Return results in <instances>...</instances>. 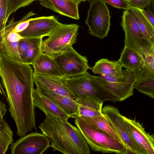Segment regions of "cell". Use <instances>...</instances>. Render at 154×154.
<instances>
[{
  "instance_id": "obj_11",
  "label": "cell",
  "mask_w": 154,
  "mask_h": 154,
  "mask_svg": "<svg viewBox=\"0 0 154 154\" xmlns=\"http://www.w3.org/2000/svg\"><path fill=\"white\" fill-rule=\"evenodd\" d=\"M21 20L14 21L13 18L0 33V56L14 62L23 63L19 55L18 45L19 41L23 38L14 31Z\"/></svg>"
},
{
  "instance_id": "obj_10",
  "label": "cell",
  "mask_w": 154,
  "mask_h": 154,
  "mask_svg": "<svg viewBox=\"0 0 154 154\" xmlns=\"http://www.w3.org/2000/svg\"><path fill=\"white\" fill-rule=\"evenodd\" d=\"M51 142L43 133L35 132L21 137L10 146L11 154H42L51 147Z\"/></svg>"
},
{
  "instance_id": "obj_18",
  "label": "cell",
  "mask_w": 154,
  "mask_h": 154,
  "mask_svg": "<svg viewBox=\"0 0 154 154\" xmlns=\"http://www.w3.org/2000/svg\"><path fill=\"white\" fill-rule=\"evenodd\" d=\"M41 5L61 15L78 20L79 4L72 0H39Z\"/></svg>"
},
{
  "instance_id": "obj_8",
  "label": "cell",
  "mask_w": 154,
  "mask_h": 154,
  "mask_svg": "<svg viewBox=\"0 0 154 154\" xmlns=\"http://www.w3.org/2000/svg\"><path fill=\"white\" fill-rule=\"evenodd\" d=\"M121 24L125 33V47L134 50L142 55L152 49L153 46L144 38L129 9L123 11Z\"/></svg>"
},
{
  "instance_id": "obj_15",
  "label": "cell",
  "mask_w": 154,
  "mask_h": 154,
  "mask_svg": "<svg viewBox=\"0 0 154 154\" xmlns=\"http://www.w3.org/2000/svg\"><path fill=\"white\" fill-rule=\"evenodd\" d=\"M34 78L37 91H48L73 98L75 97L63 77L34 74Z\"/></svg>"
},
{
  "instance_id": "obj_36",
  "label": "cell",
  "mask_w": 154,
  "mask_h": 154,
  "mask_svg": "<svg viewBox=\"0 0 154 154\" xmlns=\"http://www.w3.org/2000/svg\"><path fill=\"white\" fill-rule=\"evenodd\" d=\"M149 7L151 8V10L154 14V0H150Z\"/></svg>"
},
{
  "instance_id": "obj_6",
  "label": "cell",
  "mask_w": 154,
  "mask_h": 154,
  "mask_svg": "<svg viewBox=\"0 0 154 154\" xmlns=\"http://www.w3.org/2000/svg\"><path fill=\"white\" fill-rule=\"evenodd\" d=\"M86 72L80 75L63 78L76 97L85 95L96 97L102 100L113 102L119 101L116 97L111 95L101 88Z\"/></svg>"
},
{
  "instance_id": "obj_27",
  "label": "cell",
  "mask_w": 154,
  "mask_h": 154,
  "mask_svg": "<svg viewBox=\"0 0 154 154\" xmlns=\"http://www.w3.org/2000/svg\"><path fill=\"white\" fill-rule=\"evenodd\" d=\"M30 44L23 63L32 65L36 59L42 52L41 45L42 38H29Z\"/></svg>"
},
{
  "instance_id": "obj_9",
  "label": "cell",
  "mask_w": 154,
  "mask_h": 154,
  "mask_svg": "<svg viewBox=\"0 0 154 154\" xmlns=\"http://www.w3.org/2000/svg\"><path fill=\"white\" fill-rule=\"evenodd\" d=\"M54 58L63 77H72L80 75L90 68L87 58L77 53L72 47L69 48Z\"/></svg>"
},
{
  "instance_id": "obj_25",
  "label": "cell",
  "mask_w": 154,
  "mask_h": 154,
  "mask_svg": "<svg viewBox=\"0 0 154 154\" xmlns=\"http://www.w3.org/2000/svg\"><path fill=\"white\" fill-rule=\"evenodd\" d=\"M142 56L144 65L137 74V82L154 79V46L147 53Z\"/></svg>"
},
{
  "instance_id": "obj_1",
  "label": "cell",
  "mask_w": 154,
  "mask_h": 154,
  "mask_svg": "<svg viewBox=\"0 0 154 154\" xmlns=\"http://www.w3.org/2000/svg\"><path fill=\"white\" fill-rule=\"evenodd\" d=\"M2 80L9 111L16 125L17 135L21 137L33 129L37 131L32 98L34 77L25 72L14 70L6 74Z\"/></svg>"
},
{
  "instance_id": "obj_14",
  "label": "cell",
  "mask_w": 154,
  "mask_h": 154,
  "mask_svg": "<svg viewBox=\"0 0 154 154\" xmlns=\"http://www.w3.org/2000/svg\"><path fill=\"white\" fill-rule=\"evenodd\" d=\"M61 23L54 16L31 18L27 28L19 33L23 38H42L48 36Z\"/></svg>"
},
{
  "instance_id": "obj_16",
  "label": "cell",
  "mask_w": 154,
  "mask_h": 154,
  "mask_svg": "<svg viewBox=\"0 0 154 154\" xmlns=\"http://www.w3.org/2000/svg\"><path fill=\"white\" fill-rule=\"evenodd\" d=\"M79 108L78 116L96 117L103 115V101L93 96L85 95L74 97Z\"/></svg>"
},
{
  "instance_id": "obj_19",
  "label": "cell",
  "mask_w": 154,
  "mask_h": 154,
  "mask_svg": "<svg viewBox=\"0 0 154 154\" xmlns=\"http://www.w3.org/2000/svg\"><path fill=\"white\" fill-rule=\"evenodd\" d=\"M34 104L43 112L45 115L49 114L55 117L67 120L69 117L49 98L34 88L32 91Z\"/></svg>"
},
{
  "instance_id": "obj_12",
  "label": "cell",
  "mask_w": 154,
  "mask_h": 154,
  "mask_svg": "<svg viewBox=\"0 0 154 154\" xmlns=\"http://www.w3.org/2000/svg\"><path fill=\"white\" fill-rule=\"evenodd\" d=\"M102 113L114 129L127 149V154H142L125 125L122 115L116 107L107 105Z\"/></svg>"
},
{
  "instance_id": "obj_28",
  "label": "cell",
  "mask_w": 154,
  "mask_h": 154,
  "mask_svg": "<svg viewBox=\"0 0 154 154\" xmlns=\"http://www.w3.org/2000/svg\"><path fill=\"white\" fill-rule=\"evenodd\" d=\"M134 87L140 92L154 99V79L137 82Z\"/></svg>"
},
{
  "instance_id": "obj_39",
  "label": "cell",
  "mask_w": 154,
  "mask_h": 154,
  "mask_svg": "<svg viewBox=\"0 0 154 154\" xmlns=\"http://www.w3.org/2000/svg\"><path fill=\"white\" fill-rule=\"evenodd\" d=\"M127 2H129L131 1V0H125Z\"/></svg>"
},
{
  "instance_id": "obj_3",
  "label": "cell",
  "mask_w": 154,
  "mask_h": 154,
  "mask_svg": "<svg viewBox=\"0 0 154 154\" xmlns=\"http://www.w3.org/2000/svg\"><path fill=\"white\" fill-rule=\"evenodd\" d=\"M75 119V125L91 150L103 153L127 154L126 148L122 143L94 128L80 117Z\"/></svg>"
},
{
  "instance_id": "obj_29",
  "label": "cell",
  "mask_w": 154,
  "mask_h": 154,
  "mask_svg": "<svg viewBox=\"0 0 154 154\" xmlns=\"http://www.w3.org/2000/svg\"><path fill=\"white\" fill-rule=\"evenodd\" d=\"M39 0H9L7 14L8 19L10 15L19 9L28 6L33 2Z\"/></svg>"
},
{
  "instance_id": "obj_5",
  "label": "cell",
  "mask_w": 154,
  "mask_h": 154,
  "mask_svg": "<svg viewBox=\"0 0 154 154\" xmlns=\"http://www.w3.org/2000/svg\"><path fill=\"white\" fill-rule=\"evenodd\" d=\"M79 25L77 24H61L48 38L43 41L42 51L54 57L76 42Z\"/></svg>"
},
{
  "instance_id": "obj_23",
  "label": "cell",
  "mask_w": 154,
  "mask_h": 154,
  "mask_svg": "<svg viewBox=\"0 0 154 154\" xmlns=\"http://www.w3.org/2000/svg\"><path fill=\"white\" fill-rule=\"evenodd\" d=\"M129 9L146 40L151 45L154 46V27L153 26L140 9L134 7H130Z\"/></svg>"
},
{
  "instance_id": "obj_30",
  "label": "cell",
  "mask_w": 154,
  "mask_h": 154,
  "mask_svg": "<svg viewBox=\"0 0 154 154\" xmlns=\"http://www.w3.org/2000/svg\"><path fill=\"white\" fill-rule=\"evenodd\" d=\"M8 2L9 0H0V33L3 32L6 26Z\"/></svg>"
},
{
  "instance_id": "obj_38",
  "label": "cell",
  "mask_w": 154,
  "mask_h": 154,
  "mask_svg": "<svg viewBox=\"0 0 154 154\" xmlns=\"http://www.w3.org/2000/svg\"><path fill=\"white\" fill-rule=\"evenodd\" d=\"M87 0L88 2L91 3V2H93L95 0Z\"/></svg>"
},
{
  "instance_id": "obj_2",
  "label": "cell",
  "mask_w": 154,
  "mask_h": 154,
  "mask_svg": "<svg viewBox=\"0 0 154 154\" xmlns=\"http://www.w3.org/2000/svg\"><path fill=\"white\" fill-rule=\"evenodd\" d=\"M38 127L42 133L49 138L54 151L64 154H90L89 146L78 128L67 120L51 115Z\"/></svg>"
},
{
  "instance_id": "obj_13",
  "label": "cell",
  "mask_w": 154,
  "mask_h": 154,
  "mask_svg": "<svg viewBox=\"0 0 154 154\" xmlns=\"http://www.w3.org/2000/svg\"><path fill=\"white\" fill-rule=\"evenodd\" d=\"M122 117L128 131L142 154H154V136L147 133L135 119Z\"/></svg>"
},
{
  "instance_id": "obj_7",
  "label": "cell",
  "mask_w": 154,
  "mask_h": 154,
  "mask_svg": "<svg viewBox=\"0 0 154 154\" xmlns=\"http://www.w3.org/2000/svg\"><path fill=\"white\" fill-rule=\"evenodd\" d=\"M110 19L109 11L104 2L95 0L91 3L86 23L91 35L100 39L107 36L110 29Z\"/></svg>"
},
{
  "instance_id": "obj_17",
  "label": "cell",
  "mask_w": 154,
  "mask_h": 154,
  "mask_svg": "<svg viewBox=\"0 0 154 154\" xmlns=\"http://www.w3.org/2000/svg\"><path fill=\"white\" fill-rule=\"evenodd\" d=\"M32 65L33 73L51 76L63 77V75L54 57L42 52Z\"/></svg>"
},
{
  "instance_id": "obj_4",
  "label": "cell",
  "mask_w": 154,
  "mask_h": 154,
  "mask_svg": "<svg viewBox=\"0 0 154 154\" xmlns=\"http://www.w3.org/2000/svg\"><path fill=\"white\" fill-rule=\"evenodd\" d=\"M91 76L101 88L116 97L119 102L133 95L134 85L138 78L137 74L126 69L124 70L122 75L117 76Z\"/></svg>"
},
{
  "instance_id": "obj_37",
  "label": "cell",
  "mask_w": 154,
  "mask_h": 154,
  "mask_svg": "<svg viewBox=\"0 0 154 154\" xmlns=\"http://www.w3.org/2000/svg\"><path fill=\"white\" fill-rule=\"evenodd\" d=\"M75 2L79 4L80 2H85L87 0H72Z\"/></svg>"
},
{
  "instance_id": "obj_24",
  "label": "cell",
  "mask_w": 154,
  "mask_h": 154,
  "mask_svg": "<svg viewBox=\"0 0 154 154\" xmlns=\"http://www.w3.org/2000/svg\"><path fill=\"white\" fill-rule=\"evenodd\" d=\"M80 117L94 128L106 133L116 140L122 143L116 132L103 114L96 117Z\"/></svg>"
},
{
  "instance_id": "obj_26",
  "label": "cell",
  "mask_w": 154,
  "mask_h": 154,
  "mask_svg": "<svg viewBox=\"0 0 154 154\" xmlns=\"http://www.w3.org/2000/svg\"><path fill=\"white\" fill-rule=\"evenodd\" d=\"M13 133L7 122L0 119V154H5L14 141Z\"/></svg>"
},
{
  "instance_id": "obj_31",
  "label": "cell",
  "mask_w": 154,
  "mask_h": 154,
  "mask_svg": "<svg viewBox=\"0 0 154 154\" xmlns=\"http://www.w3.org/2000/svg\"><path fill=\"white\" fill-rule=\"evenodd\" d=\"M30 44L29 38H23L19 41L18 51L20 56L23 63Z\"/></svg>"
},
{
  "instance_id": "obj_32",
  "label": "cell",
  "mask_w": 154,
  "mask_h": 154,
  "mask_svg": "<svg viewBox=\"0 0 154 154\" xmlns=\"http://www.w3.org/2000/svg\"><path fill=\"white\" fill-rule=\"evenodd\" d=\"M107 3L112 6L118 8L126 10L129 9L130 7L128 2L125 0H101Z\"/></svg>"
},
{
  "instance_id": "obj_35",
  "label": "cell",
  "mask_w": 154,
  "mask_h": 154,
  "mask_svg": "<svg viewBox=\"0 0 154 154\" xmlns=\"http://www.w3.org/2000/svg\"><path fill=\"white\" fill-rule=\"evenodd\" d=\"M7 110L5 107V105L1 101L0 102V113L1 119H3L5 115Z\"/></svg>"
},
{
  "instance_id": "obj_33",
  "label": "cell",
  "mask_w": 154,
  "mask_h": 154,
  "mask_svg": "<svg viewBox=\"0 0 154 154\" xmlns=\"http://www.w3.org/2000/svg\"><path fill=\"white\" fill-rule=\"evenodd\" d=\"M128 3L130 7L138 8L143 10L150 6V0H131Z\"/></svg>"
},
{
  "instance_id": "obj_20",
  "label": "cell",
  "mask_w": 154,
  "mask_h": 154,
  "mask_svg": "<svg viewBox=\"0 0 154 154\" xmlns=\"http://www.w3.org/2000/svg\"><path fill=\"white\" fill-rule=\"evenodd\" d=\"M37 91L50 99L69 117L75 119L78 116V106L73 98L48 91Z\"/></svg>"
},
{
  "instance_id": "obj_34",
  "label": "cell",
  "mask_w": 154,
  "mask_h": 154,
  "mask_svg": "<svg viewBox=\"0 0 154 154\" xmlns=\"http://www.w3.org/2000/svg\"><path fill=\"white\" fill-rule=\"evenodd\" d=\"M141 10L154 27V14L151 10L148 7L146 10Z\"/></svg>"
},
{
  "instance_id": "obj_22",
  "label": "cell",
  "mask_w": 154,
  "mask_h": 154,
  "mask_svg": "<svg viewBox=\"0 0 154 154\" xmlns=\"http://www.w3.org/2000/svg\"><path fill=\"white\" fill-rule=\"evenodd\" d=\"M119 60L112 61L106 59H102L97 61L94 66L90 68L92 72L99 75H104L117 76L122 75L124 71Z\"/></svg>"
},
{
  "instance_id": "obj_21",
  "label": "cell",
  "mask_w": 154,
  "mask_h": 154,
  "mask_svg": "<svg viewBox=\"0 0 154 154\" xmlns=\"http://www.w3.org/2000/svg\"><path fill=\"white\" fill-rule=\"evenodd\" d=\"M122 67L138 74L144 63L143 56L135 50L125 47L119 60Z\"/></svg>"
}]
</instances>
